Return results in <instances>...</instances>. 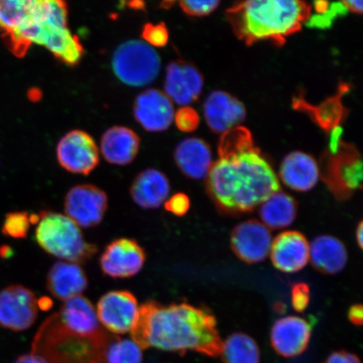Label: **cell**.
<instances>
[{"label":"cell","instance_id":"cell-20","mask_svg":"<svg viewBox=\"0 0 363 363\" xmlns=\"http://www.w3.org/2000/svg\"><path fill=\"white\" fill-rule=\"evenodd\" d=\"M280 177L289 188L306 192L315 187L319 180L320 169L315 159L301 152H294L284 159Z\"/></svg>","mask_w":363,"mask_h":363},{"label":"cell","instance_id":"cell-32","mask_svg":"<svg viewBox=\"0 0 363 363\" xmlns=\"http://www.w3.org/2000/svg\"><path fill=\"white\" fill-rule=\"evenodd\" d=\"M347 12V9L342 2L331 3L326 12L310 16L306 21V26L310 28L329 29L335 19L346 16Z\"/></svg>","mask_w":363,"mask_h":363},{"label":"cell","instance_id":"cell-4","mask_svg":"<svg viewBox=\"0 0 363 363\" xmlns=\"http://www.w3.org/2000/svg\"><path fill=\"white\" fill-rule=\"evenodd\" d=\"M35 240L50 255L78 264L87 262L98 252L94 244L86 242L74 221L55 212L40 213Z\"/></svg>","mask_w":363,"mask_h":363},{"label":"cell","instance_id":"cell-25","mask_svg":"<svg viewBox=\"0 0 363 363\" xmlns=\"http://www.w3.org/2000/svg\"><path fill=\"white\" fill-rule=\"evenodd\" d=\"M40 45L59 60L71 66L77 65L84 54L79 40L71 33L67 26L47 25Z\"/></svg>","mask_w":363,"mask_h":363},{"label":"cell","instance_id":"cell-12","mask_svg":"<svg viewBox=\"0 0 363 363\" xmlns=\"http://www.w3.org/2000/svg\"><path fill=\"white\" fill-rule=\"evenodd\" d=\"M138 302L134 294L116 290L104 295L97 306L99 322L111 333L125 334L133 329L138 314Z\"/></svg>","mask_w":363,"mask_h":363},{"label":"cell","instance_id":"cell-33","mask_svg":"<svg viewBox=\"0 0 363 363\" xmlns=\"http://www.w3.org/2000/svg\"><path fill=\"white\" fill-rule=\"evenodd\" d=\"M143 38L150 47L162 48L169 39V30L163 23L160 24H147L143 29Z\"/></svg>","mask_w":363,"mask_h":363},{"label":"cell","instance_id":"cell-7","mask_svg":"<svg viewBox=\"0 0 363 363\" xmlns=\"http://www.w3.org/2000/svg\"><path fill=\"white\" fill-rule=\"evenodd\" d=\"M362 162L359 154L342 143L337 155L331 157L324 174V180L339 199L351 196L362 187Z\"/></svg>","mask_w":363,"mask_h":363},{"label":"cell","instance_id":"cell-8","mask_svg":"<svg viewBox=\"0 0 363 363\" xmlns=\"http://www.w3.org/2000/svg\"><path fill=\"white\" fill-rule=\"evenodd\" d=\"M107 208V194L92 184L77 185L65 197V210L67 217L84 228L101 223Z\"/></svg>","mask_w":363,"mask_h":363},{"label":"cell","instance_id":"cell-19","mask_svg":"<svg viewBox=\"0 0 363 363\" xmlns=\"http://www.w3.org/2000/svg\"><path fill=\"white\" fill-rule=\"evenodd\" d=\"M87 287V277L78 263L57 262L48 272L47 288L59 301L79 296Z\"/></svg>","mask_w":363,"mask_h":363},{"label":"cell","instance_id":"cell-24","mask_svg":"<svg viewBox=\"0 0 363 363\" xmlns=\"http://www.w3.org/2000/svg\"><path fill=\"white\" fill-rule=\"evenodd\" d=\"M310 258L315 270L333 275L345 269L348 255L346 247L339 239L333 235H322L312 240Z\"/></svg>","mask_w":363,"mask_h":363},{"label":"cell","instance_id":"cell-27","mask_svg":"<svg viewBox=\"0 0 363 363\" xmlns=\"http://www.w3.org/2000/svg\"><path fill=\"white\" fill-rule=\"evenodd\" d=\"M348 90L344 84L340 87L339 94L334 97L326 99L319 106H312L303 99H295L294 106L297 110H302L310 113L322 129L330 130L340 125L346 116V108L342 103V96Z\"/></svg>","mask_w":363,"mask_h":363},{"label":"cell","instance_id":"cell-18","mask_svg":"<svg viewBox=\"0 0 363 363\" xmlns=\"http://www.w3.org/2000/svg\"><path fill=\"white\" fill-rule=\"evenodd\" d=\"M56 315L67 330L81 337H97L106 334L99 325L92 303L81 295L65 301Z\"/></svg>","mask_w":363,"mask_h":363},{"label":"cell","instance_id":"cell-2","mask_svg":"<svg viewBox=\"0 0 363 363\" xmlns=\"http://www.w3.org/2000/svg\"><path fill=\"white\" fill-rule=\"evenodd\" d=\"M130 333L142 350L155 347L181 355L193 351L216 357L223 347L215 315L207 308L187 303H144Z\"/></svg>","mask_w":363,"mask_h":363},{"label":"cell","instance_id":"cell-40","mask_svg":"<svg viewBox=\"0 0 363 363\" xmlns=\"http://www.w3.org/2000/svg\"><path fill=\"white\" fill-rule=\"evenodd\" d=\"M349 320L355 325H362L363 323V308L360 305H354L348 311Z\"/></svg>","mask_w":363,"mask_h":363},{"label":"cell","instance_id":"cell-16","mask_svg":"<svg viewBox=\"0 0 363 363\" xmlns=\"http://www.w3.org/2000/svg\"><path fill=\"white\" fill-rule=\"evenodd\" d=\"M207 124L216 133L224 134L235 128L246 119L244 104L224 91H214L203 104Z\"/></svg>","mask_w":363,"mask_h":363},{"label":"cell","instance_id":"cell-35","mask_svg":"<svg viewBox=\"0 0 363 363\" xmlns=\"http://www.w3.org/2000/svg\"><path fill=\"white\" fill-rule=\"evenodd\" d=\"M180 7L186 13L192 16H204L210 13L219 6L220 1L217 0H207V1H186L179 2Z\"/></svg>","mask_w":363,"mask_h":363},{"label":"cell","instance_id":"cell-22","mask_svg":"<svg viewBox=\"0 0 363 363\" xmlns=\"http://www.w3.org/2000/svg\"><path fill=\"white\" fill-rule=\"evenodd\" d=\"M169 179L162 172L149 169L140 172L130 189L131 198L143 208L160 207L170 194Z\"/></svg>","mask_w":363,"mask_h":363},{"label":"cell","instance_id":"cell-11","mask_svg":"<svg viewBox=\"0 0 363 363\" xmlns=\"http://www.w3.org/2000/svg\"><path fill=\"white\" fill-rule=\"evenodd\" d=\"M272 238L267 227L257 220H249L235 227L230 247L240 260L255 264L269 257Z\"/></svg>","mask_w":363,"mask_h":363},{"label":"cell","instance_id":"cell-38","mask_svg":"<svg viewBox=\"0 0 363 363\" xmlns=\"http://www.w3.org/2000/svg\"><path fill=\"white\" fill-rule=\"evenodd\" d=\"M324 363H361V361L355 354L340 351L331 353Z\"/></svg>","mask_w":363,"mask_h":363},{"label":"cell","instance_id":"cell-13","mask_svg":"<svg viewBox=\"0 0 363 363\" xmlns=\"http://www.w3.org/2000/svg\"><path fill=\"white\" fill-rule=\"evenodd\" d=\"M174 115V104L161 90L147 89L135 99V120L147 131L159 133L169 129Z\"/></svg>","mask_w":363,"mask_h":363},{"label":"cell","instance_id":"cell-29","mask_svg":"<svg viewBox=\"0 0 363 363\" xmlns=\"http://www.w3.org/2000/svg\"><path fill=\"white\" fill-rule=\"evenodd\" d=\"M35 0H0V27L4 35L13 33L30 15Z\"/></svg>","mask_w":363,"mask_h":363},{"label":"cell","instance_id":"cell-6","mask_svg":"<svg viewBox=\"0 0 363 363\" xmlns=\"http://www.w3.org/2000/svg\"><path fill=\"white\" fill-rule=\"evenodd\" d=\"M38 301L30 289L11 285L0 291V325L13 331L28 330L38 316Z\"/></svg>","mask_w":363,"mask_h":363},{"label":"cell","instance_id":"cell-10","mask_svg":"<svg viewBox=\"0 0 363 363\" xmlns=\"http://www.w3.org/2000/svg\"><path fill=\"white\" fill-rule=\"evenodd\" d=\"M146 262L144 249L135 240H113L104 249L99 263L104 274L113 279H128L138 274Z\"/></svg>","mask_w":363,"mask_h":363},{"label":"cell","instance_id":"cell-1","mask_svg":"<svg viewBox=\"0 0 363 363\" xmlns=\"http://www.w3.org/2000/svg\"><path fill=\"white\" fill-rule=\"evenodd\" d=\"M219 155L208 172V190L222 212H252L279 191L278 177L245 127L231 129L221 136Z\"/></svg>","mask_w":363,"mask_h":363},{"label":"cell","instance_id":"cell-17","mask_svg":"<svg viewBox=\"0 0 363 363\" xmlns=\"http://www.w3.org/2000/svg\"><path fill=\"white\" fill-rule=\"evenodd\" d=\"M271 261L277 269L292 274L301 271L310 260V245L298 231L281 233L272 242Z\"/></svg>","mask_w":363,"mask_h":363},{"label":"cell","instance_id":"cell-14","mask_svg":"<svg viewBox=\"0 0 363 363\" xmlns=\"http://www.w3.org/2000/svg\"><path fill=\"white\" fill-rule=\"evenodd\" d=\"M312 328L310 322L298 316H287L272 326L270 340L272 348L284 357H294L305 352L310 344Z\"/></svg>","mask_w":363,"mask_h":363},{"label":"cell","instance_id":"cell-21","mask_svg":"<svg viewBox=\"0 0 363 363\" xmlns=\"http://www.w3.org/2000/svg\"><path fill=\"white\" fill-rule=\"evenodd\" d=\"M174 157L182 172L193 179L206 178L213 165L210 147L199 138L182 140L176 147Z\"/></svg>","mask_w":363,"mask_h":363},{"label":"cell","instance_id":"cell-28","mask_svg":"<svg viewBox=\"0 0 363 363\" xmlns=\"http://www.w3.org/2000/svg\"><path fill=\"white\" fill-rule=\"evenodd\" d=\"M223 363H260V349L250 335L235 333L223 342L220 354Z\"/></svg>","mask_w":363,"mask_h":363},{"label":"cell","instance_id":"cell-26","mask_svg":"<svg viewBox=\"0 0 363 363\" xmlns=\"http://www.w3.org/2000/svg\"><path fill=\"white\" fill-rule=\"evenodd\" d=\"M298 203L289 194L278 191L261 204L259 216L267 228L280 230L293 223L297 216Z\"/></svg>","mask_w":363,"mask_h":363},{"label":"cell","instance_id":"cell-44","mask_svg":"<svg viewBox=\"0 0 363 363\" xmlns=\"http://www.w3.org/2000/svg\"><path fill=\"white\" fill-rule=\"evenodd\" d=\"M357 242L361 249L363 247V222L361 220L357 227Z\"/></svg>","mask_w":363,"mask_h":363},{"label":"cell","instance_id":"cell-43","mask_svg":"<svg viewBox=\"0 0 363 363\" xmlns=\"http://www.w3.org/2000/svg\"><path fill=\"white\" fill-rule=\"evenodd\" d=\"M317 13H323L328 10L330 3L328 1H316L314 3Z\"/></svg>","mask_w":363,"mask_h":363},{"label":"cell","instance_id":"cell-39","mask_svg":"<svg viewBox=\"0 0 363 363\" xmlns=\"http://www.w3.org/2000/svg\"><path fill=\"white\" fill-rule=\"evenodd\" d=\"M342 134L343 128L342 126H335V128L330 130L329 150L333 156L337 155L340 147H342V142L340 138H342Z\"/></svg>","mask_w":363,"mask_h":363},{"label":"cell","instance_id":"cell-41","mask_svg":"<svg viewBox=\"0 0 363 363\" xmlns=\"http://www.w3.org/2000/svg\"><path fill=\"white\" fill-rule=\"evenodd\" d=\"M15 363H48L43 357L38 355V354L30 353L25 354L17 358Z\"/></svg>","mask_w":363,"mask_h":363},{"label":"cell","instance_id":"cell-15","mask_svg":"<svg viewBox=\"0 0 363 363\" xmlns=\"http://www.w3.org/2000/svg\"><path fill=\"white\" fill-rule=\"evenodd\" d=\"M203 86V76L190 63L177 61L167 66L164 93L172 102L187 106L197 101L202 92Z\"/></svg>","mask_w":363,"mask_h":363},{"label":"cell","instance_id":"cell-36","mask_svg":"<svg viewBox=\"0 0 363 363\" xmlns=\"http://www.w3.org/2000/svg\"><path fill=\"white\" fill-rule=\"evenodd\" d=\"M311 301V289L305 283H298L292 287V305L297 312L305 311Z\"/></svg>","mask_w":363,"mask_h":363},{"label":"cell","instance_id":"cell-9","mask_svg":"<svg viewBox=\"0 0 363 363\" xmlns=\"http://www.w3.org/2000/svg\"><path fill=\"white\" fill-rule=\"evenodd\" d=\"M57 157L59 164L67 171L87 175L97 167L99 153L96 143L88 133L75 130L60 140Z\"/></svg>","mask_w":363,"mask_h":363},{"label":"cell","instance_id":"cell-30","mask_svg":"<svg viewBox=\"0 0 363 363\" xmlns=\"http://www.w3.org/2000/svg\"><path fill=\"white\" fill-rule=\"evenodd\" d=\"M104 357L107 363H142L143 350L133 340L115 337L108 342Z\"/></svg>","mask_w":363,"mask_h":363},{"label":"cell","instance_id":"cell-23","mask_svg":"<svg viewBox=\"0 0 363 363\" xmlns=\"http://www.w3.org/2000/svg\"><path fill=\"white\" fill-rule=\"evenodd\" d=\"M139 148V136L128 127H111L104 133L101 138L102 155L112 164H129L138 155Z\"/></svg>","mask_w":363,"mask_h":363},{"label":"cell","instance_id":"cell-45","mask_svg":"<svg viewBox=\"0 0 363 363\" xmlns=\"http://www.w3.org/2000/svg\"><path fill=\"white\" fill-rule=\"evenodd\" d=\"M10 252H11V248H9L8 247H3L0 248V256L2 257H7L10 255Z\"/></svg>","mask_w":363,"mask_h":363},{"label":"cell","instance_id":"cell-37","mask_svg":"<svg viewBox=\"0 0 363 363\" xmlns=\"http://www.w3.org/2000/svg\"><path fill=\"white\" fill-rule=\"evenodd\" d=\"M189 208V198L188 195L183 193L174 194L165 203L166 211L177 216H183L187 214Z\"/></svg>","mask_w":363,"mask_h":363},{"label":"cell","instance_id":"cell-3","mask_svg":"<svg viewBox=\"0 0 363 363\" xmlns=\"http://www.w3.org/2000/svg\"><path fill=\"white\" fill-rule=\"evenodd\" d=\"M311 12V6L298 0H252L235 4L226 16L235 35L248 45L264 40L283 45L301 30Z\"/></svg>","mask_w":363,"mask_h":363},{"label":"cell","instance_id":"cell-5","mask_svg":"<svg viewBox=\"0 0 363 363\" xmlns=\"http://www.w3.org/2000/svg\"><path fill=\"white\" fill-rule=\"evenodd\" d=\"M112 67L122 83L130 87H145L160 74L161 59L146 43L131 40L122 43L113 52Z\"/></svg>","mask_w":363,"mask_h":363},{"label":"cell","instance_id":"cell-42","mask_svg":"<svg viewBox=\"0 0 363 363\" xmlns=\"http://www.w3.org/2000/svg\"><path fill=\"white\" fill-rule=\"evenodd\" d=\"M343 4L347 9V11H351L354 13H362L363 11V2L357 1V0H345L342 1Z\"/></svg>","mask_w":363,"mask_h":363},{"label":"cell","instance_id":"cell-34","mask_svg":"<svg viewBox=\"0 0 363 363\" xmlns=\"http://www.w3.org/2000/svg\"><path fill=\"white\" fill-rule=\"evenodd\" d=\"M174 121L181 131L191 133L198 128L199 116L194 108L184 106L175 113Z\"/></svg>","mask_w":363,"mask_h":363},{"label":"cell","instance_id":"cell-31","mask_svg":"<svg viewBox=\"0 0 363 363\" xmlns=\"http://www.w3.org/2000/svg\"><path fill=\"white\" fill-rule=\"evenodd\" d=\"M30 226V215L26 211L11 212L4 218L2 233L13 239H25Z\"/></svg>","mask_w":363,"mask_h":363}]
</instances>
